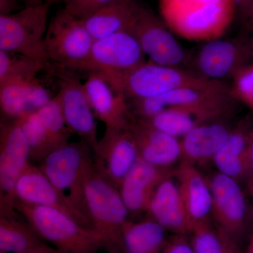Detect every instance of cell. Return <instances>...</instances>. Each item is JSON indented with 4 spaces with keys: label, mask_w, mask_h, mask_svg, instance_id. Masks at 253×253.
Instances as JSON below:
<instances>
[{
    "label": "cell",
    "mask_w": 253,
    "mask_h": 253,
    "mask_svg": "<svg viewBox=\"0 0 253 253\" xmlns=\"http://www.w3.org/2000/svg\"><path fill=\"white\" fill-rule=\"evenodd\" d=\"M158 6L174 34L205 42L221 38L236 13L235 0H158Z\"/></svg>",
    "instance_id": "cell-1"
},
{
    "label": "cell",
    "mask_w": 253,
    "mask_h": 253,
    "mask_svg": "<svg viewBox=\"0 0 253 253\" xmlns=\"http://www.w3.org/2000/svg\"><path fill=\"white\" fill-rule=\"evenodd\" d=\"M99 75L127 102L183 88L215 87L226 84L206 79L190 68L163 66L150 61L123 74Z\"/></svg>",
    "instance_id": "cell-2"
},
{
    "label": "cell",
    "mask_w": 253,
    "mask_h": 253,
    "mask_svg": "<svg viewBox=\"0 0 253 253\" xmlns=\"http://www.w3.org/2000/svg\"><path fill=\"white\" fill-rule=\"evenodd\" d=\"M14 209L59 253H99L107 250L99 233L58 210L18 200L15 201Z\"/></svg>",
    "instance_id": "cell-3"
},
{
    "label": "cell",
    "mask_w": 253,
    "mask_h": 253,
    "mask_svg": "<svg viewBox=\"0 0 253 253\" xmlns=\"http://www.w3.org/2000/svg\"><path fill=\"white\" fill-rule=\"evenodd\" d=\"M84 212L91 227L102 236L110 253H123V228L128 211L119 189L101 175L95 164L83 186Z\"/></svg>",
    "instance_id": "cell-4"
},
{
    "label": "cell",
    "mask_w": 253,
    "mask_h": 253,
    "mask_svg": "<svg viewBox=\"0 0 253 253\" xmlns=\"http://www.w3.org/2000/svg\"><path fill=\"white\" fill-rule=\"evenodd\" d=\"M236 101L229 93V84L208 88H183L166 94L128 102L136 119H149L170 108H187L201 111L214 119L228 118Z\"/></svg>",
    "instance_id": "cell-5"
},
{
    "label": "cell",
    "mask_w": 253,
    "mask_h": 253,
    "mask_svg": "<svg viewBox=\"0 0 253 253\" xmlns=\"http://www.w3.org/2000/svg\"><path fill=\"white\" fill-rule=\"evenodd\" d=\"M54 1L46 0L13 14L0 15V50L47 62L44 37L48 14Z\"/></svg>",
    "instance_id": "cell-6"
},
{
    "label": "cell",
    "mask_w": 253,
    "mask_h": 253,
    "mask_svg": "<svg viewBox=\"0 0 253 253\" xmlns=\"http://www.w3.org/2000/svg\"><path fill=\"white\" fill-rule=\"evenodd\" d=\"M91 149L84 141L69 142L50 153L38 165L41 172L56 188L64 193L68 191L69 197L85 214L83 186L94 166Z\"/></svg>",
    "instance_id": "cell-7"
},
{
    "label": "cell",
    "mask_w": 253,
    "mask_h": 253,
    "mask_svg": "<svg viewBox=\"0 0 253 253\" xmlns=\"http://www.w3.org/2000/svg\"><path fill=\"white\" fill-rule=\"evenodd\" d=\"M212 196V219L218 229L244 246L253 229L251 208L241 184L219 172L206 178Z\"/></svg>",
    "instance_id": "cell-8"
},
{
    "label": "cell",
    "mask_w": 253,
    "mask_h": 253,
    "mask_svg": "<svg viewBox=\"0 0 253 253\" xmlns=\"http://www.w3.org/2000/svg\"><path fill=\"white\" fill-rule=\"evenodd\" d=\"M146 55L129 32H121L96 40L84 59L63 68L103 75L129 72L146 61Z\"/></svg>",
    "instance_id": "cell-9"
},
{
    "label": "cell",
    "mask_w": 253,
    "mask_h": 253,
    "mask_svg": "<svg viewBox=\"0 0 253 253\" xmlns=\"http://www.w3.org/2000/svg\"><path fill=\"white\" fill-rule=\"evenodd\" d=\"M30 163V147L18 119L0 125V189L1 215L15 211V185Z\"/></svg>",
    "instance_id": "cell-10"
},
{
    "label": "cell",
    "mask_w": 253,
    "mask_h": 253,
    "mask_svg": "<svg viewBox=\"0 0 253 253\" xmlns=\"http://www.w3.org/2000/svg\"><path fill=\"white\" fill-rule=\"evenodd\" d=\"M129 33L136 38L151 62L180 68L189 64L191 56L162 18L151 10L141 7Z\"/></svg>",
    "instance_id": "cell-11"
},
{
    "label": "cell",
    "mask_w": 253,
    "mask_h": 253,
    "mask_svg": "<svg viewBox=\"0 0 253 253\" xmlns=\"http://www.w3.org/2000/svg\"><path fill=\"white\" fill-rule=\"evenodd\" d=\"M253 54L244 40L221 38L206 42L190 60V69L206 79L226 83L249 64Z\"/></svg>",
    "instance_id": "cell-12"
},
{
    "label": "cell",
    "mask_w": 253,
    "mask_h": 253,
    "mask_svg": "<svg viewBox=\"0 0 253 253\" xmlns=\"http://www.w3.org/2000/svg\"><path fill=\"white\" fill-rule=\"evenodd\" d=\"M94 42L83 21L62 11L46 30L44 46L48 61L61 68L78 62L87 56Z\"/></svg>",
    "instance_id": "cell-13"
},
{
    "label": "cell",
    "mask_w": 253,
    "mask_h": 253,
    "mask_svg": "<svg viewBox=\"0 0 253 253\" xmlns=\"http://www.w3.org/2000/svg\"><path fill=\"white\" fill-rule=\"evenodd\" d=\"M93 153L98 172L118 189L139 158L129 129L106 127Z\"/></svg>",
    "instance_id": "cell-14"
},
{
    "label": "cell",
    "mask_w": 253,
    "mask_h": 253,
    "mask_svg": "<svg viewBox=\"0 0 253 253\" xmlns=\"http://www.w3.org/2000/svg\"><path fill=\"white\" fill-rule=\"evenodd\" d=\"M14 195L16 200L58 210L82 225L92 229L86 214L69 196L56 188L41 172L38 166L31 162L16 181Z\"/></svg>",
    "instance_id": "cell-15"
},
{
    "label": "cell",
    "mask_w": 253,
    "mask_h": 253,
    "mask_svg": "<svg viewBox=\"0 0 253 253\" xmlns=\"http://www.w3.org/2000/svg\"><path fill=\"white\" fill-rule=\"evenodd\" d=\"M59 99L63 117L68 127L91 146L94 151L97 146V125L89 104L84 84L78 78L60 75Z\"/></svg>",
    "instance_id": "cell-16"
},
{
    "label": "cell",
    "mask_w": 253,
    "mask_h": 253,
    "mask_svg": "<svg viewBox=\"0 0 253 253\" xmlns=\"http://www.w3.org/2000/svg\"><path fill=\"white\" fill-rule=\"evenodd\" d=\"M18 119L29 144L30 161L41 162L50 153L69 143L73 134L57 113L37 111Z\"/></svg>",
    "instance_id": "cell-17"
},
{
    "label": "cell",
    "mask_w": 253,
    "mask_h": 253,
    "mask_svg": "<svg viewBox=\"0 0 253 253\" xmlns=\"http://www.w3.org/2000/svg\"><path fill=\"white\" fill-rule=\"evenodd\" d=\"M191 231L196 226L212 221V196L211 188L196 166L181 161L174 170Z\"/></svg>",
    "instance_id": "cell-18"
},
{
    "label": "cell",
    "mask_w": 253,
    "mask_h": 253,
    "mask_svg": "<svg viewBox=\"0 0 253 253\" xmlns=\"http://www.w3.org/2000/svg\"><path fill=\"white\" fill-rule=\"evenodd\" d=\"M83 84L93 112L106 127L129 129L134 118L123 95L98 73H89Z\"/></svg>",
    "instance_id": "cell-19"
},
{
    "label": "cell",
    "mask_w": 253,
    "mask_h": 253,
    "mask_svg": "<svg viewBox=\"0 0 253 253\" xmlns=\"http://www.w3.org/2000/svg\"><path fill=\"white\" fill-rule=\"evenodd\" d=\"M253 126L242 121L234 126L212 163L217 172L247 184L251 171Z\"/></svg>",
    "instance_id": "cell-20"
},
{
    "label": "cell",
    "mask_w": 253,
    "mask_h": 253,
    "mask_svg": "<svg viewBox=\"0 0 253 253\" xmlns=\"http://www.w3.org/2000/svg\"><path fill=\"white\" fill-rule=\"evenodd\" d=\"M175 169L158 167L139 158L124 178L120 193L129 212H146L158 186Z\"/></svg>",
    "instance_id": "cell-21"
},
{
    "label": "cell",
    "mask_w": 253,
    "mask_h": 253,
    "mask_svg": "<svg viewBox=\"0 0 253 253\" xmlns=\"http://www.w3.org/2000/svg\"><path fill=\"white\" fill-rule=\"evenodd\" d=\"M139 158L154 166L171 168L181 160V139L169 135L134 118L129 127Z\"/></svg>",
    "instance_id": "cell-22"
},
{
    "label": "cell",
    "mask_w": 253,
    "mask_h": 253,
    "mask_svg": "<svg viewBox=\"0 0 253 253\" xmlns=\"http://www.w3.org/2000/svg\"><path fill=\"white\" fill-rule=\"evenodd\" d=\"M226 118L204 123L181 138V161L195 166L212 162L234 127Z\"/></svg>",
    "instance_id": "cell-23"
},
{
    "label": "cell",
    "mask_w": 253,
    "mask_h": 253,
    "mask_svg": "<svg viewBox=\"0 0 253 253\" xmlns=\"http://www.w3.org/2000/svg\"><path fill=\"white\" fill-rule=\"evenodd\" d=\"M174 175L165 179L158 186L146 212L151 219L172 234L190 235L189 221L177 181H174L173 178Z\"/></svg>",
    "instance_id": "cell-24"
},
{
    "label": "cell",
    "mask_w": 253,
    "mask_h": 253,
    "mask_svg": "<svg viewBox=\"0 0 253 253\" xmlns=\"http://www.w3.org/2000/svg\"><path fill=\"white\" fill-rule=\"evenodd\" d=\"M52 98L37 78L11 81L0 84L1 114L9 120L36 112Z\"/></svg>",
    "instance_id": "cell-25"
},
{
    "label": "cell",
    "mask_w": 253,
    "mask_h": 253,
    "mask_svg": "<svg viewBox=\"0 0 253 253\" xmlns=\"http://www.w3.org/2000/svg\"><path fill=\"white\" fill-rule=\"evenodd\" d=\"M141 7L135 0H114L83 22L96 41L121 32H129Z\"/></svg>",
    "instance_id": "cell-26"
},
{
    "label": "cell",
    "mask_w": 253,
    "mask_h": 253,
    "mask_svg": "<svg viewBox=\"0 0 253 253\" xmlns=\"http://www.w3.org/2000/svg\"><path fill=\"white\" fill-rule=\"evenodd\" d=\"M0 253H59L28 223L0 216Z\"/></svg>",
    "instance_id": "cell-27"
},
{
    "label": "cell",
    "mask_w": 253,
    "mask_h": 253,
    "mask_svg": "<svg viewBox=\"0 0 253 253\" xmlns=\"http://www.w3.org/2000/svg\"><path fill=\"white\" fill-rule=\"evenodd\" d=\"M168 231L152 219L128 221L123 228V253H161L168 238Z\"/></svg>",
    "instance_id": "cell-28"
},
{
    "label": "cell",
    "mask_w": 253,
    "mask_h": 253,
    "mask_svg": "<svg viewBox=\"0 0 253 253\" xmlns=\"http://www.w3.org/2000/svg\"><path fill=\"white\" fill-rule=\"evenodd\" d=\"M138 120L158 130L181 139L196 126L217 119L196 110L174 107L165 110L149 119Z\"/></svg>",
    "instance_id": "cell-29"
},
{
    "label": "cell",
    "mask_w": 253,
    "mask_h": 253,
    "mask_svg": "<svg viewBox=\"0 0 253 253\" xmlns=\"http://www.w3.org/2000/svg\"><path fill=\"white\" fill-rule=\"evenodd\" d=\"M190 236L195 253H245L244 246L218 229L212 221L196 226Z\"/></svg>",
    "instance_id": "cell-30"
},
{
    "label": "cell",
    "mask_w": 253,
    "mask_h": 253,
    "mask_svg": "<svg viewBox=\"0 0 253 253\" xmlns=\"http://www.w3.org/2000/svg\"><path fill=\"white\" fill-rule=\"evenodd\" d=\"M45 64L24 55L0 50V84L17 80L36 79Z\"/></svg>",
    "instance_id": "cell-31"
},
{
    "label": "cell",
    "mask_w": 253,
    "mask_h": 253,
    "mask_svg": "<svg viewBox=\"0 0 253 253\" xmlns=\"http://www.w3.org/2000/svg\"><path fill=\"white\" fill-rule=\"evenodd\" d=\"M231 80V97L247 106L253 113V63L241 68Z\"/></svg>",
    "instance_id": "cell-32"
},
{
    "label": "cell",
    "mask_w": 253,
    "mask_h": 253,
    "mask_svg": "<svg viewBox=\"0 0 253 253\" xmlns=\"http://www.w3.org/2000/svg\"><path fill=\"white\" fill-rule=\"evenodd\" d=\"M114 0H66L63 11L78 19L84 21Z\"/></svg>",
    "instance_id": "cell-33"
},
{
    "label": "cell",
    "mask_w": 253,
    "mask_h": 253,
    "mask_svg": "<svg viewBox=\"0 0 253 253\" xmlns=\"http://www.w3.org/2000/svg\"><path fill=\"white\" fill-rule=\"evenodd\" d=\"M161 253H195L188 234H173L168 238Z\"/></svg>",
    "instance_id": "cell-34"
},
{
    "label": "cell",
    "mask_w": 253,
    "mask_h": 253,
    "mask_svg": "<svg viewBox=\"0 0 253 253\" xmlns=\"http://www.w3.org/2000/svg\"><path fill=\"white\" fill-rule=\"evenodd\" d=\"M236 12L246 22L253 23V0H235Z\"/></svg>",
    "instance_id": "cell-35"
},
{
    "label": "cell",
    "mask_w": 253,
    "mask_h": 253,
    "mask_svg": "<svg viewBox=\"0 0 253 253\" xmlns=\"http://www.w3.org/2000/svg\"><path fill=\"white\" fill-rule=\"evenodd\" d=\"M18 0H0V15L13 14Z\"/></svg>",
    "instance_id": "cell-36"
},
{
    "label": "cell",
    "mask_w": 253,
    "mask_h": 253,
    "mask_svg": "<svg viewBox=\"0 0 253 253\" xmlns=\"http://www.w3.org/2000/svg\"><path fill=\"white\" fill-rule=\"evenodd\" d=\"M246 185H247L248 191H249V194L253 197V135L252 141V154H251V171L249 181H248Z\"/></svg>",
    "instance_id": "cell-37"
},
{
    "label": "cell",
    "mask_w": 253,
    "mask_h": 253,
    "mask_svg": "<svg viewBox=\"0 0 253 253\" xmlns=\"http://www.w3.org/2000/svg\"><path fill=\"white\" fill-rule=\"evenodd\" d=\"M245 253H253V228L252 234H251V238L249 239V245H248L247 249L245 251Z\"/></svg>",
    "instance_id": "cell-38"
},
{
    "label": "cell",
    "mask_w": 253,
    "mask_h": 253,
    "mask_svg": "<svg viewBox=\"0 0 253 253\" xmlns=\"http://www.w3.org/2000/svg\"><path fill=\"white\" fill-rule=\"evenodd\" d=\"M18 1H23V2L26 3V4H27V6L35 4V0H18Z\"/></svg>",
    "instance_id": "cell-39"
},
{
    "label": "cell",
    "mask_w": 253,
    "mask_h": 253,
    "mask_svg": "<svg viewBox=\"0 0 253 253\" xmlns=\"http://www.w3.org/2000/svg\"><path fill=\"white\" fill-rule=\"evenodd\" d=\"M251 222H252V225L253 228V206L252 208H251Z\"/></svg>",
    "instance_id": "cell-40"
},
{
    "label": "cell",
    "mask_w": 253,
    "mask_h": 253,
    "mask_svg": "<svg viewBox=\"0 0 253 253\" xmlns=\"http://www.w3.org/2000/svg\"><path fill=\"white\" fill-rule=\"evenodd\" d=\"M44 2V0H35V4H41Z\"/></svg>",
    "instance_id": "cell-41"
},
{
    "label": "cell",
    "mask_w": 253,
    "mask_h": 253,
    "mask_svg": "<svg viewBox=\"0 0 253 253\" xmlns=\"http://www.w3.org/2000/svg\"></svg>",
    "instance_id": "cell-42"
}]
</instances>
